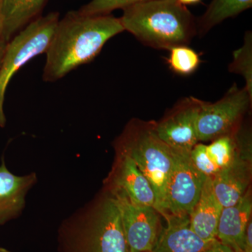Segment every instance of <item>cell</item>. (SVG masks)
Segmentation results:
<instances>
[{
    "instance_id": "cell-1",
    "label": "cell",
    "mask_w": 252,
    "mask_h": 252,
    "mask_svg": "<svg viewBox=\"0 0 252 252\" xmlns=\"http://www.w3.org/2000/svg\"><path fill=\"white\" fill-rule=\"evenodd\" d=\"M124 32L120 18L71 11L60 19L46 52L43 80L55 82L93 61L106 43Z\"/></svg>"
},
{
    "instance_id": "cell-2",
    "label": "cell",
    "mask_w": 252,
    "mask_h": 252,
    "mask_svg": "<svg viewBox=\"0 0 252 252\" xmlns=\"http://www.w3.org/2000/svg\"><path fill=\"white\" fill-rule=\"evenodd\" d=\"M122 10L124 31L153 49L188 46L197 34L196 20L178 0H149Z\"/></svg>"
},
{
    "instance_id": "cell-3",
    "label": "cell",
    "mask_w": 252,
    "mask_h": 252,
    "mask_svg": "<svg viewBox=\"0 0 252 252\" xmlns=\"http://www.w3.org/2000/svg\"><path fill=\"white\" fill-rule=\"evenodd\" d=\"M120 151L128 154L155 194L158 213L167 217V190L173 168L174 152L156 134L154 125L132 124L121 137Z\"/></svg>"
},
{
    "instance_id": "cell-4",
    "label": "cell",
    "mask_w": 252,
    "mask_h": 252,
    "mask_svg": "<svg viewBox=\"0 0 252 252\" xmlns=\"http://www.w3.org/2000/svg\"><path fill=\"white\" fill-rule=\"evenodd\" d=\"M59 20L58 12L39 16L8 43L0 63V127H4L6 124L4 103L10 81L26 63L39 55L46 54Z\"/></svg>"
},
{
    "instance_id": "cell-5",
    "label": "cell",
    "mask_w": 252,
    "mask_h": 252,
    "mask_svg": "<svg viewBox=\"0 0 252 252\" xmlns=\"http://www.w3.org/2000/svg\"><path fill=\"white\" fill-rule=\"evenodd\" d=\"M252 102L246 89L235 83L215 103L202 100L197 119L198 141H212L235 132Z\"/></svg>"
},
{
    "instance_id": "cell-6",
    "label": "cell",
    "mask_w": 252,
    "mask_h": 252,
    "mask_svg": "<svg viewBox=\"0 0 252 252\" xmlns=\"http://www.w3.org/2000/svg\"><path fill=\"white\" fill-rule=\"evenodd\" d=\"M76 252H130L117 205L109 196L81 235Z\"/></svg>"
},
{
    "instance_id": "cell-7",
    "label": "cell",
    "mask_w": 252,
    "mask_h": 252,
    "mask_svg": "<svg viewBox=\"0 0 252 252\" xmlns=\"http://www.w3.org/2000/svg\"><path fill=\"white\" fill-rule=\"evenodd\" d=\"M110 196L120 214L130 252H153L161 231L157 210L153 207L136 205L115 190H111Z\"/></svg>"
},
{
    "instance_id": "cell-8",
    "label": "cell",
    "mask_w": 252,
    "mask_h": 252,
    "mask_svg": "<svg viewBox=\"0 0 252 252\" xmlns=\"http://www.w3.org/2000/svg\"><path fill=\"white\" fill-rule=\"evenodd\" d=\"M173 152V168L167 190V216H189L198 203L207 177L193 165L190 154Z\"/></svg>"
},
{
    "instance_id": "cell-9",
    "label": "cell",
    "mask_w": 252,
    "mask_h": 252,
    "mask_svg": "<svg viewBox=\"0 0 252 252\" xmlns=\"http://www.w3.org/2000/svg\"><path fill=\"white\" fill-rule=\"evenodd\" d=\"M201 102L193 97L181 99L160 122L154 124L158 137L174 152L190 154L198 143L197 119Z\"/></svg>"
},
{
    "instance_id": "cell-10",
    "label": "cell",
    "mask_w": 252,
    "mask_h": 252,
    "mask_svg": "<svg viewBox=\"0 0 252 252\" xmlns=\"http://www.w3.org/2000/svg\"><path fill=\"white\" fill-rule=\"evenodd\" d=\"M238 151V157L235 161L212 178L214 192L223 207L238 203L250 187L252 152L239 149Z\"/></svg>"
},
{
    "instance_id": "cell-11",
    "label": "cell",
    "mask_w": 252,
    "mask_h": 252,
    "mask_svg": "<svg viewBox=\"0 0 252 252\" xmlns=\"http://www.w3.org/2000/svg\"><path fill=\"white\" fill-rule=\"evenodd\" d=\"M112 187L136 205L155 207V194L134 160L128 154L120 152V158L112 175Z\"/></svg>"
},
{
    "instance_id": "cell-12",
    "label": "cell",
    "mask_w": 252,
    "mask_h": 252,
    "mask_svg": "<svg viewBox=\"0 0 252 252\" xmlns=\"http://www.w3.org/2000/svg\"><path fill=\"white\" fill-rule=\"evenodd\" d=\"M235 132L220 136L209 145L198 143L193 147L190 157L199 171L212 178L235 161L239 154Z\"/></svg>"
},
{
    "instance_id": "cell-13",
    "label": "cell",
    "mask_w": 252,
    "mask_h": 252,
    "mask_svg": "<svg viewBox=\"0 0 252 252\" xmlns=\"http://www.w3.org/2000/svg\"><path fill=\"white\" fill-rule=\"evenodd\" d=\"M36 182L35 173L15 175L2 159L0 165V226L19 216L26 205V195Z\"/></svg>"
},
{
    "instance_id": "cell-14",
    "label": "cell",
    "mask_w": 252,
    "mask_h": 252,
    "mask_svg": "<svg viewBox=\"0 0 252 252\" xmlns=\"http://www.w3.org/2000/svg\"><path fill=\"white\" fill-rule=\"evenodd\" d=\"M167 225L160 231L153 252H201L216 240H203L190 228L189 216L165 217Z\"/></svg>"
},
{
    "instance_id": "cell-15",
    "label": "cell",
    "mask_w": 252,
    "mask_h": 252,
    "mask_svg": "<svg viewBox=\"0 0 252 252\" xmlns=\"http://www.w3.org/2000/svg\"><path fill=\"white\" fill-rule=\"evenodd\" d=\"M252 212L251 191L248 189L238 203L223 207L217 228V240L235 252H243L244 238L252 220Z\"/></svg>"
},
{
    "instance_id": "cell-16",
    "label": "cell",
    "mask_w": 252,
    "mask_h": 252,
    "mask_svg": "<svg viewBox=\"0 0 252 252\" xmlns=\"http://www.w3.org/2000/svg\"><path fill=\"white\" fill-rule=\"evenodd\" d=\"M223 208L214 192L212 178L207 177L198 203L189 215L190 228L203 240H216Z\"/></svg>"
},
{
    "instance_id": "cell-17",
    "label": "cell",
    "mask_w": 252,
    "mask_h": 252,
    "mask_svg": "<svg viewBox=\"0 0 252 252\" xmlns=\"http://www.w3.org/2000/svg\"><path fill=\"white\" fill-rule=\"evenodd\" d=\"M5 36L8 41L39 17L47 0H1Z\"/></svg>"
},
{
    "instance_id": "cell-18",
    "label": "cell",
    "mask_w": 252,
    "mask_h": 252,
    "mask_svg": "<svg viewBox=\"0 0 252 252\" xmlns=\"http://www.w3.org/2000/svg\"><path fill=\"white\" fill-rule=\"evenodd\" d=\"M252 6V0H212L206 11L196 21L197 34L205 36L212 28Z\"/></svg>"
},
{
    "instance_id": "cell-19",
    "label": "cell",
    "mask_w": 252,
    "mask_h": 252,
    "mask_svg": "<svg viewBox=\"0 0 252 252\" xmlns=\"http://www.w3.org/2000/svg\"><path fill=\"white\" fill-rule=\"evenodd\" d=\"M228 71L240 74L245 81V88L252 97V33L245 32L243 44L235 50Z\"/></svg>"
},
{
    "instance_id": "cell-20",
    "label": "cell",
    "mask_w": 252,
    "mask_h": 252,
    "mask_svg": "<svg viewBox=\"0 0 252 252\" xmlns=\"http://www.w3.org/2000/svg\"><path fill=\"white\" fill-rule=\"evenodd\" d=\"M167 63L175 74L188 76L198 69L201 59L200 55L189 46H178L170 50Z\"/></svg>"
},
{
    "instance_id": "cell-21",
    "label": "cell",
    "mask_w": 252,
    "mask_h": 252,
    "mask_svg": "<svg viewBox=\"0 0 252 252\" xmlns=\"http://www.w3.org/2000/svg\"><path fill=\"white\" fill-rule=\"evenodd\" d=\"M147 1L149 0H91L78 11L85 15L110 14L114 10L123 9L130 5Z\"/></svg>"
},
{
    "instance_id": "cell-22",
    "label": "cell",
    "mask_w": 252,
    "mask_h": 252,
    "mask_svg": "<svg viewBox=\"0 0 252 252\" xmlns=\"http://www.w3.org/2000/svg\"><path fill=\"white\" fill-rule=\"evenodd\" d=\"M8 43L9 41L6 39L4 34V23H3L2 12H1V1L0 0V63L4 56Z\"/></svg>"
},
{
    "instance_id": "cell-23",
    "label": "cell",
    "mask_w": 252,
    "mask_h": 252,
    "mask_svg": "<svg viewBox=\"0 0 252 252\" xmlns=\"http://www.w3.org/2000/svg\"><path fill=\"white\" fill-rule=\"evenodd\" d=\"M243 252H252V222L248 223L243 240Z\"/></svg>"
},
{
    "instance_id": "cell-24",
    "label": "cell",
    "mask_w": 252,
    "mask_h": 252,
    "mask_svg": "<svg viewBox=\"0 0 252 252\" xmlns=\"http://www.w3.org/2000/svg\"><path fill=\"white\" fill-rule=\"evenodd\" d=\"M201 252H237L233 249L230 248L228 245L220 243L218 240L212 244L211 246L209 247L206 250Z\"/></svg>"
},
{
    "instance_id": "cell-25",
    "label": "cell",
    "mask_w": 252,
    "mask_h": 252,
    "mask_svg": "<svg viewBox=\"0 0 252 252\" xmlns=\"http://www.w3.org/2000/svg\"><path fill=\"white\" fill-rule=\"evenodd\" d=\"M178 1H180L181 4L187 6V5L198 4V3H200L202 0H178Z\"/></svg>"
},
{
    "instance_id": "cell-26",
    "label": "cell",
    "mask_w": 252,
    "mask_h": 252,
    "mask_svg": "<svg viewBox=\"0 0 252 252\" xmlns=\"http://www.w3.org/2000/svg\"><path fill=\"white\" fill-rule=\"evenodd\" d=\"M0 252H11L9 251V250H6V249L0 248Z\"/></svg>"
},
{
    "instance_id": "cell-27",
    "label": "cell",
    "mask_w": 252,
    "mask_h": 252,
    "mask_svg": "<svg viewBox=\"0 0 252 252\" xmlns=\"http://www.w3.org/2000/svg\"></svg>"
}]
</instances>
